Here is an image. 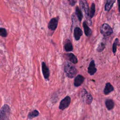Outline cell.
<instances>
[{"label":"cell","instance_id":"obj_9","mask_svg":"<svg viewBox=\"0 0 120 120\" xmlns=\"http://www.w3.org/2000/svg\"><path fill=\"white\" fill-rule=\"evenodd\" d=\"M97 71V68L95 66V62L93 60H91L90 62L88 68V72L90 75H94Z\"/></svg>","mask_w":120,"mask_h":120},{"label":"cell","instance_id":"obj_15","mask_svg":"<svg viewBox=\"0 0 120 120\" xmlns=\"http://www.w3.org/2000/svg\"><path fill=\"white\" fill-rule=\"evenodd\" d=\"M64 49L66 52H71L73 50V45L70 40H67L65 41V43L64 45Z\"/></svg>","mask_w":120,"mask_h":120},{"label":"cell","instance_id":"obj_4","mask_svg":"<svg viewBox=\"0 0 120 120\" xmlns=\"http://www.w3.org/2000/svg\"><path fill=\"white\" fill-rule=\"evenodd\" d=\"M10 108L8 105H5L0 110V120H7L8 119L10 114Z\"/></svg>","mask_w":120,"mask_h":120},{"label":"cell","instance_id":"obj_3","mask_svg":"<svg viewBox=\"0 0 120 120\" xmlns=\"http://www.w3.org/2000/svg\"><path fill=\"white\" fill-rule=\"evenodd\" d=\"M101 33L104 37H108L113 32V30L110 26L106 23L103 24L100 28Z\"/></svg>","mask_w":120,"mask_h":120},{"label":"cell","instance_id":"obj_24","mask_svg":"<svg viewBox=\"0 0 120 120\" xmlns=\"http://www.w3.org/2000/svg\"><path fill=\"white\" fill-rule=\"evenodd\" d=\"M69 4L71 6H74L76 3V0H68Z\"/></svg>","mask_w":120,"mask_h":120},{"label":"cell","instance_id":"obj_13","mask_svg":"<svg viewBox=\"0 0 120 120\" xmlns=\"http://www.w3.org/2000/svg\"><path fill=\"white\" fill-rule=\"evenodd\" d=\"M83 27L85 35L87 37H89L91 34L92 31L91 29L89 28V27L88 26L86 22L85 21L83 22Z\"/></svg>","mask_w":120,"mask_h":120},{"label":"cell","instance_id":"obj_7","mask_svg":"<svg viewBox=\"0 0 120 120\" xmlns=\"http://www.w3.org/2000/svg\"><path fill=\"white\" fill-rule=\"evenodd\" d=\"M82 98L85 97V99L86 100V102L87 104H88L89 105L91 104V103L92 102V100H93L92 96L90 93H88L85 89H83L82 90Z\"/></svg>","mask_w":120,"mask_h":120},{"label":"cell","instance_id":"obj_23","mask_svg":"<svg viewBox=\"0 0 120 120\" xmlns=\"http://www.w3.org/2000/svg\"><path fill=\"white\" fill-rule=\"evenodd\" d=\"M0 36L3 37H6L7 36L6 30L3 28H0Z\"/></svg>","mask_w":120,"mask_h":120},{"label":"cell","instance_id":"obj_11","mask_svg":"<svg viewBox=\"0 0 120 120\" xmlns=\"http://www.w3.org/2000/svg\"><path fill=\"white\" fill-rule=\"evenodd\" d=\"M82 35V30L78 27H76L75 28L74 31V36L76 40H79L81 36Z\"/></svg>","mask_w":120,"mask_h":120},{"label":"cell","instance_id":"obj_25","mask_svg":"<svg viewBox=\"0 0 120 120\" xmlns=\"http://www.w3.org/2000/svg\"><path fill=\"white\" fill-rule=\"evenodd\" d=\"M118 1V10L120 12V0H117Z\"/></svg>","mask_w":120,"mask_h":120},{"label":"cell","instance_id":"obj_16","mask_svg":"<svg viewBox=\"0 0 120 120\" xmlns=\"http://www.w3.org/2000/svg\"><path fill=\"white\" fill-rule=\"evenodd\" d=\"M68 60L73 63L76 64L78 62L77 59L75 56L72 53H69L67 54Z\"/></svg>","mask_w":120,"mask_h":120},{"label":"cell","instance_id":"obj_10","mask_svg":"<svg viewBox=\"0 0 120 120\" xmlns=\"http://www.w3.org/2000/svg\"><path fill=\"white\" fill-rule=\"evenodd\" d=\"M84 80V78L83 76L80 75H77L75 79V81H74L75 86V87L80 86L83 83Z\"/></svg>","mask_w":120,"mask_h":120},{"label":"cell","instance_id":"obj_22","mask_svg":"<svg viewBox=\"0 0 120 120\" xmlns=\"http://www.w3.org/2000/svg\"><path fill=\"white\" fill-rule=\"evenodd\" d=\"M105 48V44L103 42H101L98 45L97 50L98 52H101L104 50Z\"/></svg>","mask_w":120,"mask_h":120},{"label":"cell","instance_id":"obj_21","mask_svg":"<svg viewBox=\"0 0 120 120\" xmlns=\"http://www.w3.org/2000/svg\"><path fill=\"white\" fill-rule=\"evenodd\" d=\"M38 114H39L38 112V111H37V110H34V111H33L31 112H30L29 114L28 118H30V119H32V118H33L34 117L38 116Z\"/></svg>","mask_w":120,"mask_h":120},{"label":"cell","instance_id":"obj_1","mask_svg":"<svg viewBox=\"0 0 120 120\" xmlns=\"http://www.w3.org/2000/svg\"><path fill=\"white\" fill-rule=\"evenodd\" d=\"M64 71L68 77L72 78L77 74V70L75 68L71 63L67 62L64 67Z\"/></svg>","mask_w":120,"mask_h":120},{"label":"cell","instance_id":"obj_19","mask_svg":"<svg viewBox=\"0 0 120 120\" xmlns=\"http://www.w3.org/2000/svg\"><path fill=\"white\" fill-rule=\"evenodd\" d=\"M95 13V5L94 3H92L91 4V6L90 11V16L91 18L94 16Z\"/></svg>","mask_w":120,"mask_h":120},{"label":"cell","instance_id":"obj_18","mask_svg":"<svg viewBox=\"0 0 120 120\" xmlns=\"http://www.w3.org/2000/svg\"><path fill=\"white\" fill-rule=\"evenodd\" d=\"M75 14L79 21L80 22H81L83 17V15H82V14L81 10H80V9L78 6H77L75 8Z\"/></svg>","mask_w":120,"mask_h":120},{"label":"cell","instance_id":"obj_8","mask_svg":"<svg viewBox=\"0 0 120 120\" xmlns=\"http://www.w3.org/2000/svg\"><path fill=\"white\" fill-rule=\"evenodd\" d=\"M42 70L44 78L47 80H48L50 75L49 70L45 65V63L44 62H43L42 63Z\"/></svg>","mask_w":120,"mask_h":120},{"label":"cell","instance_id":"obj_20","mask_svg":"<svg viewBox=\"0 0 120 120\" xmlns=\"http://www.w3.org/2000/svg\"><path fill=\"white\" fill-rule=\"evenodd\" d=\"M119 43V39L116 38L114 41V43L113 44V45H112V52L114 53V54H115L116 52V49H117V45H118Z\"/></svg>","mask_w":120,"mask_h":120},{"label":"cell","instance_id":"obj_17","mask_svg":"<svg viewBox=\"0 0 120 120\" xmlns=\"http://www.w3.org/2000/svg\"><path fill=\"white\" fill-rule=\"evenodd\" d=\"M106 108L109 110H111L113 109L114 105V103L112 99H107L105 102Z\"/></svg>","mask_w":120,"mask_h":120},{"label":"cell","instance_id":"obj_12","mask_svg":"<svg viewBox=\"0 0 120 120\" xmlns=\"http://www.w3.org/2000/svg\"><path fill=\"white\" fill-rule=\"evenodd\" d=\"M113 90L114 88L112 86V85L110 83L107 82L105 84V86L104 90V92L105 95H107L108 94L111 92Z\"/></svg>","mask_w":120,"mask_h":120},{"label":"cell","instance_id":"obj_5","mask_svg":"<svg viewBox=\"0 0 120 120\" xmlns=\"http://www.w3.org/2000/svg\"><path fill=\"white\" fill-rule=\"evenodd\" d=\"M71 98L69 96H66L64 99H63L60 104L59 109L60 110H64L67 108L70 104Z\"/></svg>","mask_w":120,"mask_h":120},{"label":"cell","instance_id":"obj_2","mask_svg":"<svg viewBox=\"0 0 120 120\" xmlns=\"http://www.w3.org/2000/svg\"><path fill=\"white\" fill-rule=\"evenodd\" d=\"M79 5L80 6L81 9L84 12L85 17L87 20L88 23L90 25H91V18L89 14V5L86 0H79Z\"/></svg>","mask_w":120,"mask_h":120},{"label":"cell","instance_id":"obj_14","mask_svg":"<svg viewBox=\"0 0 120 120\" xmlns=\"http://www.w3.org/2000/svg\"><path fill=\"white\" fill-rule=\"evenodd\" d=\"M115 2V0H107L105 6V10L106 11H110Z\"/></svg>","mask_w":120,"mask_h":120},{"label":"cell","instance_id":"obj_6","mask_svg":"<svg viewBox=\"0 0 120 120\" xmlns=\"http://www.w3.org/2000/svg\"><path fill=\"white\" fill-rule=\"evenodd\" d=\"M58 18L55 17L51 19L48 23V28L52 30H54L58 25Z\"/></svg>","mask_w":120,"mask_h":120}]
</instances>
